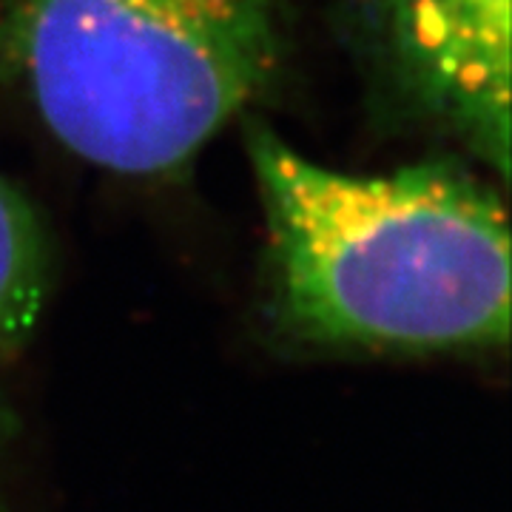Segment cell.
Wrapping results in <instances>:
<instances>
[{
  "label": "cell",
  "mask_w": 512,
  "mask_h": 512,
  "mask_svg": "<svg viewBox=\"0 0 512 512\" xmlns=\"http://www.w3.org/2000/svg\"><path fill=\"white\" fill-rule=\"evenodd\" d=\"M251 168L288 328L325 345L504 348L510 225L450 163L348 174L256 128Z\"/></svg>",
  "instance_id": "6da1fadb"
},
{
  "label": "cell",
  "mask_w": 512,
  "mask_h": 512,
  "mask_svg": "<svg viewBox=\"0 0 512 512\" xmlns=\"http://www.w3.org/2000/svg\"><path fill=\"white\" fill-rule=\"evenodd\" d=\"M9 37L63 146L114 174L157 177L268 89L282 0H18Z\"/></svg>",
  "instance_id": "7a4b0ae2"
},
{
  "label": "cell",
  "mask_w": 512,
  "mask_h": 512,
  "mask_svg": "<svg viewBox=\"0 0 512 512\" xmlns=\"http://www.w3.org/2000/svg\"><path fill=\"white\" fill-rule=\"evenodd\" d=\"M49 259L35 211L0 174V359L32 333L46 299Z\"/></svg>",
  "instance_id": "3957f363"
}]
</instances>
